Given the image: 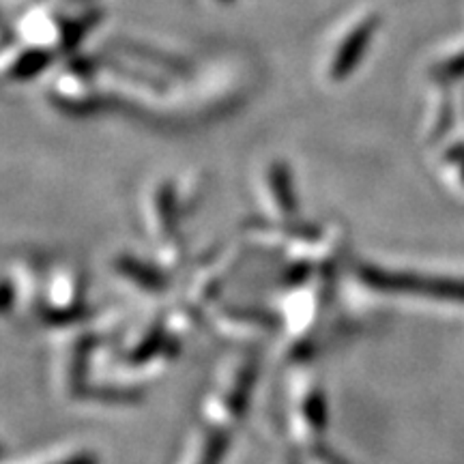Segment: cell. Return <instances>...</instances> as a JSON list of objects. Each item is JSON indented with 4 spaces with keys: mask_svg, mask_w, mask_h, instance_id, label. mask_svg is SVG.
Here are the masks:
<instances>
[{
    "mask_svg": "<svg viewBox=\"0 0 464 464\" xmlns=\"http://www.w3.org/2000/svg\"><path fill=\"white\" fill-rule=\"evenodd\" d=\"M359 282L385 295H409V297L450 301L464 304V280L462 277L423 276L415 271H393L376 265L357 266Z\"/></svg>",
    "mask_w": 464,
    "mask_h": 464,
    "instance_id": "cell-1",
    "label": "cell"
},
{
    "mask_svg": "<svg viewBox=\"0 0 464 464\" xmlns=\"http://www.w3.org/2000/svg\"><path fill=\"white\" fill-rule=\"evenodd\" d=\"M254 379H256V365L254 362H243L226 376L213 392L207 402V423L213 432L230 434L246 415L249 393H252Z\"/></svg>",
    "mask_w": 464,
    "mask_h": 464,
    "instance_id": "cell-2",
    "label": "cell"
},
{
    "mask_svg": "<svg viewBox=\"0 0 464 464\" xmlns=\"http://www.w3.org/2000/svg\"><path fill=\"white\" fill-rule=\"evenodd\" d=\"M374 15H365L362 22L353 24L348 28L346 34H342L340 42L334 45V54L329 58V63L324 67V72H329L332 80H342L353 72L355 63L363 56L365 48H368L370 33H372Z\"/></svg>",
    "mask_w": 464,
    "mask_h": 464,
    "instance_id": "cell-3",
    "label": "cell"
},
{
    "mask_svg": "<svg viewBox=\"0 0 464 464\" xmlns=\"http://www.w3.org/2000/svg\"><path fill=\"white\" fill-rule=\"evenodd\" d=\"M265 188L269 191L271 202L276 205L274 208L277 211V216L284 219L297 216V198H295V188L286 168L282 164H271L269 170H266Z\"/></svg>",
    "mask_w": 464,
    "mask_h": 464,
    "instance_id": "cell-4",
    "label": "cell"
},
{
    "mask_svg": "<svg viewBox=\"0 0 464 464\" xmlns=\"http://www.w3.org/2000/svg\"><path fill=\"white\" fill-rule=\"evenodd\" d=\"M150 228L160 241L170 243L168 237L174 232V189L161 185L150 198Z\"/></svg>",
    "mask_w": 464,
    "mask_h": 464,
    "instance_id": "cell-5",
    "label": "cell"
},
{
    "mask_svg": "<svg viewBox=\"0 0 464 464\" xmlns=\"http://www.w3.org/2000/svg\"><path fill=\"white\" fill-rule=\"evenodd\" d=\"M116 269L123 274L127 280L138 284V286L144 288V290H161L166 286V280L164 276L160 274L158 269H153V266L149 265H142L138 263V260H131V258H119L116 260Z\"/></svg>",
    "mask_w": 464,
    "mask_h": 464,
    "instance_id": "cell-6",
    "label": "cell"
},
{
    "mask_svg": "<svg viewBox=\"0 0 464 464\" xmlns=\"http://www.w3.org/2000/svg\"><path fill=\"white\" fill-rule=\"evenodd\" d=\"M228 434L224 432H213L207 434L200 440V445L196 448L194 454L189 458V464H219L228 450Z\"/></svg>",
    "mask_w": 464,
    "mask_h": 464,
    "instance_id": "cell-7",
    "label": "cell"
},
{
    "mask_svg": "<svg viewBox=\"0 0 464 464\" xmlns=\"http://www.w3.org/2000/svg\"><path fill=\"white\" fill-rule=\"evenodd\" d=\"M52 464H97V458H95V454H91V451H78V454L65 456Z\"/></svg>",
    "mask_w": 464,
    "mask_h": 464,
    "instance_id": "cell-8",
    "label": "cell"
},
{
    "mask_svg": "<svg viewBox=\"0 0 464 464\" xmlns=\"http://www.w3.org/2000/svg\"><path fill=\"white\" fill-rule=\"evenodd\" d=\"M448 155H450V164L454 166L456 170H460V172H458V179H460V181L464 183V147L451 149Z\"/></svg>",
    "mask_w": 464,
    "mask_h": 464,
    "instance_id": "cell-9",
    "label": "cell"
}]
</instances>
